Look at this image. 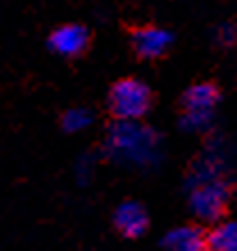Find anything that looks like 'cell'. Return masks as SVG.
I'll list each match as a JSON object with an SVG mask.
<instances>
[{
	"mask_svg": "<svg viewBox=\"0 0 237 251\" xmlns=\"http://www.w3.org/2000/svg\"><path fill=\"white\" fill-rule=\"evenodd\" d=\"M169 46H171V34L160 25H142L132 32V50L144 60L162 57Z\"/></svg>",
	"mask_w": 237,
	"mask_h": 251,
	"instance_id": "obj_5",
	"label": "cell"
},
{
	"mask_svg": "<svg viewBox=\"0 0 237 251\" xmlns=\"http://www.w3.org/2000/svg\"><path fill=\"white\" fill-rule=\"evenodd\" d=\"M114 231L125 240H137L148 231V212L137 201H123L112 215Z\"/></svg>",
	"mask_w": 237,
	"mask_h": 251,
	"instance_id": "obj_4",
	"label": "cell"
},
{
	"mask_svg": "<svg viewBox=\"0 0 237 251\" xmlns=\"http://www.w3.org/2000/svg\"><path fill=\"white\" fill-rule=\"evenodd\" d=\"M231 205V192L221 180H208L194 187L190 197V208L196 215V219L208 222V224H217L226 217Z\"/></svg>",
	"mask_w": 237,
	"mask_h": 251,
	"instance_id": "obj_2",
	"label": "cell"
},
{
	"mask_svg": "<svg viewBox=\"0 0 237 251\" xmlns=\"http://www.w3.org/2000/svg\"><path fill=\"white\" fill-rule=\"evenodd\" d=\"M62 121H64V128H69V130H80L89 124V114L85 110H69Z\"/></svg>",
	"mask_w": 237,
	"mask_h": 251,
	"instance_id": "obj_9",
	"label": "cell"
},
{
	"mask_svg": "<svg viewBox=\"0 0 237 251\" xmlns=\"http://www.w3.org/2000/svg\"><path fill=\"white\" fill-rule=\"evenodd\" d=\"M219 103V89L212 82H198V85L190 87L183 96V110L185 119L191 124H203L214 105Z\"/></svg>",
	"mask_w": 237,
	"mask_h": 251,
	"instance_id": "obj_3",
	"label": "cell"
},
{
	"mask_svg": "<svg viewBox=\"0 0 237 251\" xmlns=\"http://www.w3.org/2000/svg\"><path fill=\"white\" fill-rule=\"evenodd\" d=\"M110 112L117 121H137L151 107V89L137 78H121L110 89Z\"/></svg>",
	"mask_w": 237,
	"mask_h": 251,
	"instance_id": "obj_1",
	"label": "cell"
},
{
	"mask_svg": "<svg viewBox=\"0 0 237 251\" xmlns=\"http://www.w3.org/2000/svg\"><path fill=\"white\" fill-rule=\"evenodd\" d=\"M210 251H237V222L221 219L208 228Z\"/></svg>",
	"mask_w": 237,
	"mask_h": 251,
	"instance_id": "obj_8",
	"label": "cell"
},
{
	"mask_svg": "<svg viewBox=\"0 0 237 251\" xmlns=\"http://www.w3.org/2000/svg\"><path fill=\"white\" fill-rule=\"evenodd\" d=\"M50 48H53L57 55H64V57H75V55H82L89 46V32H87L85 25H78V23H64V25L55 27L50 32V39H48Z\"/></svg>",
	"mask_w": 237,
	"mask_h": 251,
	"instance_id": "obj_6",
	"label": "cell"
},
{
	"mask_svg": "<svg viewBox=\"0 0 237 251\" xmlns=\"http://www.w3.org/2000/svg\"><path fill=\"white\" fill-rule=\"evenodd\" d=\"M165 251H210L208 228L201 224H183L176 226L162 240Z\"/></svg>",
	"mask_w": 237,
	"mask_h": 251,
	"instance_id": "obj_7",
	"label": "cell"
}]
</instances>
